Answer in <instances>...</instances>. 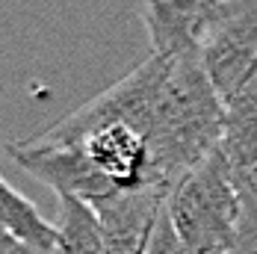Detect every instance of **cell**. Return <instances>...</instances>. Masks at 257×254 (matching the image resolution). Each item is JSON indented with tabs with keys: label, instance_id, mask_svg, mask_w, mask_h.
Masks as SVG:
<instances>
[{
	"label": "cell",
	"instance_id": "11",
	"mask_svg": "<svg viewBox=\"0 0 257 254\" xmlns=\"http://www.w3.org/2000/svg\"><path fill=\"white\" fill-rule=\"evenodd\" d=\"M239 222H236V254H257V166L233 172Z\"/></svg>",
	"mask_w": 257,
	"mask_h": 254
},
{
	"label": "cell",
	"instance_id": "9",
	"mask_svg": "<svg viewBox=\"0 0 257 254\" xmlns=\"http://www.w3.org/2000/svg\"><path fill=\"white\" fill-rule=\"evenodd\" d=\"M0 230L18 236L21 242L45 254H51L56 239H59V228L51 225L36 210V204L27 201L24 195H18L3 178H0Z\"/></svg>",
	"mask_w": 257,
	"mask_h": 254
},
{
	"label": "cell",
	"instance_id": "7",
	"mask_svg": "<svg viewBox=\"0 0 257 254\" xmlns=\"http://www.w3.org/2000/svg\"><path fill=\"white\" fill-rule=\"evenodd\" d=\"M222 0H139V15L151 53L180 56L198 51L201 36L216 18Z\"/></svg>",
	"mask_w": 257,
	"mask_h": 254
},
{
	"label": "cell",
	"instance_id": "12",
	"mask_svg": "<svg viewBox=\"0 0 257 254\" xmlns=\"http://www.w3.org/2000/svg\"><path fill=\"white\" fill-rule=\"evenodd\" d=\"M142 254H186L183 242H180L178 233H175V225L169 219V210H163V216H160V222H157V228H154V233H151V239H148V245H145Z\"/></svg>",
	"mask_w": 257,
	"mask_h": 254
},
{
	"label": "cell",
	"instance_id": "4",
	"mask_svg": "<svg viewBox=\"0 0 257 254\" xmlns=\"http://www.w3.org/2000/svg\"><path fill=\"white\" fill-rule=\"evenodd\" d=\"M198 56L219 98H231L257 71V0H222Z\"/></svg>",
	"mask_w": 257,
	"mask_h": 254
},
{
	"label": "cell",
	"instance_id": "1",
	"mask_svg": "<svg viewBox=\"0 0 257 254\" xmlns=\"http://www.w3.org/2000/svg\"><path fill=\"white\" fill-rule=\"evenodd\" d=\"M225 101L210 83L198 51L172 56L148 130L154 180L175 189L198 163L222 145Z\"/></svg>",
	"mask_w": 257,
	"mask_h": 254
},
{
	"label": "cell",
	"instance_id": "13",
	"mask_svg": "<svg viewBox=\"0 0 257 254\" xmlns=\"http://www.w3.org/2000/svg\"><path fill=\"white\" fill-rule=\"evenodd\" d=\"M0 254H45V251H39V248H33V245L21 242L18 236L0 230Z\"/></svg>",
	"mask_w": 257,
	"mask_h": 254
},
{
	"label": "cell",
	"instance_id": "5",
	"mask_svg": "<svg viewBox=\"0 0 257 254\" xmlns=\"http://www.w3.org/2000/svg\"><path fill=\"white\" fill-rule=\"evenodd\" d=\"M86 154L89 166L101 175L115 192L124 189H142V186H160L154 180L151 166V145L148 136L139 127L130 124H106L83 139L71 142Z\"/></svg>",
	"mask_w": 257,
	"mask_h": 254
},
{
	"label": "cell",
	"instance_id": "6",
	"mask_svg": "<svg viewBox=\"0 0 257 254\" xmlns=\"http://www.w3.org/2000/svg\"><path fill=\"white\" fill-rule=\"evenodd\" d=\"M172 189L166 186H142L112 192L101 201L89 204L101 222L106 254H142L157 222L169 204Z\"/></svg>",
	"mask_w": 257,
	"mask_h": 254
},
{
	"label": "cell",
	"instance_id": "10",
	"mask_svg": "<svg viewBox=\"0 0 257 254\" xmlns=\"http://www.w3.org/2000/svg\"><path fill=\"white\" fill-rule=\"evenodd\" d=\"M59 239L51 254H106L101 222L80 198H59Z\"/></svg>",
	"mask_w": 257,
	"mask_h": 254
},
{
	"label": "cell",
	"instance_id": "8",
	"mask_svg": "<svg viewBox=\"0 0 257 254\" xmlns=\"http://www.w3.org/2000/svg\"><path fill=\"white\" fill-rule=\"evenodd\" d=\"M222 154L233 172L257 166V71L231 98H225L222 118Z\"/></svg>",
	"mask_w": 257,
	"mask_h": 254
},
{
	"label": "cell",
	"instance_id": "3",
	"mask_svg": "<svg viewBox=\"0 0 257 254\" xmlns=\"http://www.w3.org/2000/svg\"><path fill=\"white\" fill-rule=\"evenodd\" d=\"M169 68H172V56L151 53L118 83H112L101 95H95L89 103L77 106L74 112L62 115L59 121H53L42 133H36V139L53 142V145H71V142L83 139L86 133L106 124H130L139 127L148 136L157 98L169 77Z\"/></svg>",
	"mask_w": 257,
	"mask_h": 254
},
{
	"label": "cell",
	"instance_id": "2",
	"mask_svg": "<svg viewBox=\"0 0 257 254\" xmlns=\"http://www.w3.org/2000/svg\"><path fill=\"white\" fill-rule=\"evenodd\" d=\"M166 210L186 254H236L239 201L222 148L178 180Z\"/></svg>",
	"mask_w": 257,
	"mask_h": 254
}]
</instances>
